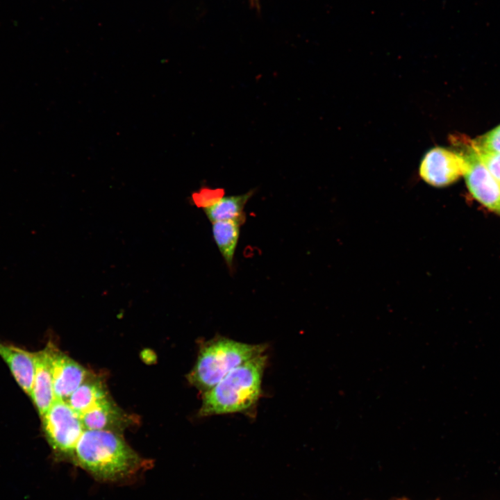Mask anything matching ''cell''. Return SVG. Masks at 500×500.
<instances>
[{"label":"cell","instance_id":"obj_1","mask_svg":"<svg viewBox=\"0 0 500 500\" xmlns=\"http://www.w3.org/2000/svg\"><path fill=\"white\" fill-rule=\"evenodd\" d=\"M73 463L97 481L122 483L135 478L149 461L133 449L120 433L85 429L76 444Z\"/></svg>","mask_w":500,"mask_h":500},{"label":"cell","instance_id":"obj_2","mask_svg":"<svg viewBox=\"0 0 500 500\" xmlns=\"http://www.w3.org/2000/svg\"><path fill=\"white\" fill-rule=\"evenodd\" d=\"M266 362L267 356L262 353L231 370L204 392L199 415L240 412L251 408L260 396Z\"/></svg>","mask_w":500,"mask_h":500},{"label":"cell","instance_id":"obj_3","mask_svg":"<svg viewBox=\"0 0 500 500\" xmlns=\"http://www.w3.org/2000/svg\"><path fill=\"white\" fill-rule=\"evenodd\" d=\"M266 346L251 344L226 338L203 344L195 365L188 374L190 384L203 393L218 383L231 370L264 353Z\"/></svg>","mask_w":500,"mask_h":500},{"label":"cell","instance_id":"obj_4","mask_svg":"<svg viewBox=\"0 0 500 500\" xmlns=\"http://www.w3.org/2000/svg\"><path fill=\"white\" fill-rule=\"evenodd\" d=\"M40 418L44 438L54 457L73 463L76 444L85 430L80 416L67 401L56 399Z\"/></svg>","mask_w":500,"mask_h":500},{"label":"cell","instance_id":"obj_5","mask_svg":"<svg viewBox=\"0 0 500 500\" xmlns=\"http://www.w3.org/2000/svg\"><path fill=\"white\" fill-rule=\"evenodd\" d=\"M461 144L464 147L459 153L467 162L463 175L469 190L482 204L500 213V184L480 161L471 140H465Z\"/></svg>","mask_w":500,"mask_h":500},{"label":"cell","instance_id":"obj_6","mask_svg":"<svg viewBox=\"0 0 500 500\" xmlns=\"http://www.w3.org/2000/svg\"><path fill=\"white\" fill-rule=\"evenodd\" d=\"M254 194V190L235 195H224L222 189L202 188L192 194L194 204L201 207L211 222L236 220L244 223V207Z\"/></svg>","mask_w":500,"mask_h":500},{"label":"cell","instance_id":"obj_7","mask_svg":"<svg viewBox=\"0 0 500 500\" xmlns=\"http://www.w3.org/2000/svg\"><path fill=\"white\" fill-rule=\"evenodd\" d=\"M467 162L459 152L442 147L429 150L419 166V174L427 183L443 187L456 181L463 175Z\"/></svg>","mask_w":500,"mask_h":500},{"label":"cell","instance_id":"obj_8","mask_svg":"<svg viewBox=\"0 0 500 500\" xmlns=\"http://www.w3.org/2000/svg\"><path fill=\"white\" fill-rule=\"evenodd\" d=\"M51 367L56 399L67 401L89 377L85 367L51 343Z\"/></svg>","mask_w":500,"mask_h":500},{"label":"cell","instance_id":"obj_9","mask_svg":"<svg viewBox=\"0 0 500 500\" xmlns=\"http://www.w3.org/2000/svg\"><path fill=\"white\" fill-rule=\"evenodd\" d=\"M35 369L30 398L40 417L56 400L51 367V342L35 352Z\"/></svg>","mask_w":500,"mask_h":500},{"label":"cell","instance_id":"obj_10","mask_svg":"<svg viewBox=\"0 0 500 500\" xmlns=\"http://www.w3.org/2000/svg\"><path fill=\"white\" fill-rule=\"evenodd\" d=\"M0 356L23 392L31 396L35 375V352L0 341Z\"/></svg>","mask_w":500,"mask_h":500},{"label":"cell","instance_id":"obj_11","mask_svg":"<svg viewBox=\"0 0 500 500\" xmlns=\"http://www.w3.org/2000/svg\"><path fill=\"white\" fill-rule=\"evenodd\" d=\"M85 429L120 433L128 426V417L108 399L80 416Z\"/></svg>","mask_w":500,"mask_h":500},{"label":"cell","instance_id":"obj_12","mask_svg":"<svg viewBox=\"0 0 500 500\" xmlns=\"http://www.w3.org/2000/svg\"><path fill=\"white\" fill-rule=\"evenodd\" d=\"M108 399L109 394L102 382L88 377L66 401L81 416Z\"/></svg>","mask_w":500,"mask_h":500},{"label":"cell","instance_id":"obj_13","mask_svg":"<svg viewBox=\"0 0 500 500\" xmlns=\"http://www.w3.org/2000/svg\"><path fill=\"white\" fill-rule=\"evenodd\" d=\"M243 223L236 220L212 223V233L217 247L226 266L231 269L238 247L240 227Z\"/></svg>","mask_w":500,"mask_h":500},{"label":"cell","instance_id":"obj_14","mask_svg":"<svg viewBox=\"0 0 500 500\" xmlns=\"http://www.w3.org/2000/svg\"><path fill=\"white\" fill-rule=\"evenodd\" d=\"M471 142L476 149L500 153V125Z\"/></svg>","mask_w":500,"mask_h":500},{"label":"cell","instance_id":"obj_15","mask_svg":"<svg viewBox=\"0 0 500 500\" xmlns=\"http://www.w3.org/2000/svg\"><path fill=\"white\" fill-rule=\"evenodd\" d=\"M472 144V142H471ZM480 161L485 165L491 175L500 184V153L486 151L474 148Z\"/></svg>","mask_w":500,"mask_h":500}]
</instances>
